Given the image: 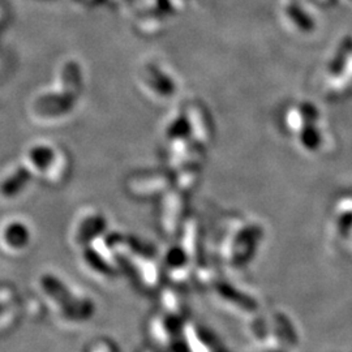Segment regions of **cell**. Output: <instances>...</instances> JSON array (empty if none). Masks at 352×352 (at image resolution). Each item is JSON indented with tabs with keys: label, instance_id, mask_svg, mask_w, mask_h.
I'll return each mask as SVG.
<instances>
[{
	"label": "cell",
	"instance_id": "6da1fadb",
	"mask_svg": "<svg viewBox=\"0 0 352 352\" xmlns=\"http://www.w3.org/2000/svg\"><path fill=\"white\" fill-rule=\"evenodd\" d=\"M320 122L321 113L312 102H298L291 106L286 115L287 128L294 135L298 146L309 154L321 151L325 142Z\"/></svg>",
	"mask_w": 352,
	"mask_h": 352
}]
</instances>
